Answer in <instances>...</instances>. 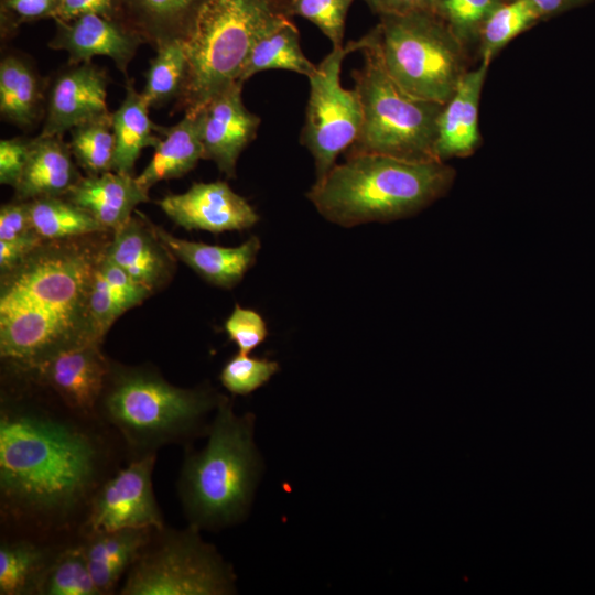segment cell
I'll return each mask as SVG.
<instances>
[{"instance_id": "7c38bea8", "label": "cell", "mask_w": 595, "mask_h": 595, "mask_svg": "<svg viewBox=\"0 0 595 595\" xmlns=\"http://www.w3.org/2000/svg\"><path fill=\"white\" fill-rule=\"evenodd\" d=\"M108 83L106 71L91 61L68 64L47 88L44 123L39 136H63L78 125L109 115Z\"/></svg>"}, {"instance_id": "8d00e7d4", "label": "cell", "mask_w": 595, "mask_h": 595, "mask_svg": "<svg viewBox=\"0 0 595 595\" xmlns=\"http://www.w3.org/2000/svg\"><path fill=\"white\" fill-rule=\"evenodd\" d=\"M224 328L241 354H249L267 337L268 328L262 316L249 309L236 304L226 320Z\"/></svg>"}, {"instance_id": "ffe728a7", "label": "cell", "mask_w": 595, "mask_h": 595, "mask_svg": "<svg viewBox=\"0 0 595 595\" xmlns=\"http://www.w3.org/2000/svg\"><path fill=\"white\" fill-rule=\"evenodd\" d=\"M64 197L112 234L131 218L139 204L149 201L148 192L141 188L133 175L113 171L82 176Z\"/></svg>"}, {"instance_id": "8fae6325", "label": "cell", "mask_w": 595, "mask_h": 595, "mask_svg": "<svg viewBox=\"0 0 595 595\" xmlns=\"http://www.w3.org/2000/svg\"><path fill=\"white\" fill-rule=\"evenodd\" d=\"M155 458L156 453L136 457L104 480L88 506L85 534L165 527L152 485Z\"/></svg>"}, {"instance_id": "d6a6232c", "label": "cell", "mask_w": 595, "mask_h": 595, "mask_svg": "<svg viewBox=\"0 0 595 595\" xmlns=\"http://www.w3.org/2000/svg\"><path fill=\"white\" fill-rule=\"evenodd\" d=\"M36 594L100 595L91 577L83 543L55 553Z\"/></svg>"}, {"instance_id": "83f0119b", "label": "cell", "mask_w": 595, "mask_h": 595, "mask_svg": "<svg viewBox=\"0 0 595 595\" xmlns=\"http://www.w3.org/2000/svg\"><path fill=\"white\" fill-rule=\"evenodd\" d=\"M54 555L47 547H41L28 539L2 542L0 545V594H36Z\"/></svg>"}, {"instance_id": "7a4b0ae2", "label": "cell", "mask_w": 595, "mask_h": 595, "mask_svg": "<svg viewBox=\"0 0 595 595\" xmlns=\"http://www.w3.org/2000/svg\"><path fill=\"white\" fill-rule=\"evenodd\" d=\"M100 442L74 421L2 403V511L39 528L66 526L104 483Z\"/></svg>"}, {"instance_id": "5b68a950", "label": "cell", "mask_w": 595, "mask_h": 595, "mask_svg": "<svg viewBox=\"0 0 595 595\" xmlns=\"http://www.w3.org/2000/svg\"><path fill=\"white\" fill-rule=\"evenodd\" d=\"M286 17L272 0H210L184 41L187 71L175 109L197 113L237 82L258 37Z\"/></svg>"}, {"instance_id": "b9f144b4", "label": "cell", "mask_w": 595, "mask_h": 595, "mask_svg": "<svg viewBox=\"0 0 595 595\" xmlns=\"http://www.w3.org/2000/svg\"><path fill=\"white\" fill-rule=\"evenodd\" d=\"M43 242L34 231L12 240H0L1 274L19 266Z\"/></svg>"}, {"instance_id": "d4e9b609", "label": "cell", "mask_w": 595, "mask_h": 595, "mask_svg": "<svg viewBox=\"0 0 595 595\" xmlns=\"http://www.w3.org/2000/svg\"><path fill=\"white\" fill-rule=\"evenodd\" d=\"M154 529H125L86 534L88 567L100 595L110 594L119 578L150 541Z\"/></svg>"}, {"instance_id": "ba28073f", "label": "cell", "mask_w": 595, "mask_h": 595, "mask_svg": "<svg viewBox=\"0 0 595 595\" xmlns=\"http://www.w3.org/2000/svg\"><path fill=\"white\" fill-rule=\"evenodd\" d=\"M371 31L388 75L413 97L445 104L470 69V52L433 12L381 17Z\"/></svg>"}, {"instance_id": "277c9868", "label": "cell", "mask_w": 595, "mask_h": 595, "mask_svg": "<svg viewBox=\"0 0 595 595\" xmlns=\"http://www.w3.org/2000/svg\"><path fill=\"white\" fill-rule=\"evenodd\" d=\"M251 415L238 416L221 398L199 452H188L177 483L190 526L216 529L234 524L248 511L260 461L252 440Z\"/></svg>"}, {"instance_id": "603a6c76", "label": "cell", "mask_w": 595, "mask_h": 595, "mask_svg": "<svg viewBox=\"0 0 595 595\" xmlns=\"http://www.w3.org/2000/svg\"><path fill=\"white\" fill-rule=\"evenodd\" d=\"M164 136L155 148L145 169L136 177L142 190H149L160 181L178 178L193 170L204 159L202 142V113H185L171 127H160Z\"/></svg>"}, {"instance_id": "ac0fdd59", "label": "cell", "mask_w": 595, "mask_h": 595, "mask_svg": "<svg viewBox=\"0 0 595 595\" xmlns=\"http://www.w3.org/2000/svg\"><path fill=\"white\" fill-rule=\"evenodd\" d=\"M152 227L173 257L207 282L225 289H231L241 281L255 264L261 247L256 236L238 247H221L176 238L161 227Z\"/></svg>"}, {"instance_id": "e0dca14e", "label": "cell", "mask_w": 595, "mask_h": 595, "mask_svg": "<svg viewBox=\"0 0 595 595\" xmlns=\"http://www.w3.org/2000/svg\"><path fill=\"white\" fill-rule=\"evenodd\" d=\"M489 65L480 61L476 68L469 69L444 104L436 126L435 155L439 161L467 158L479 148V102Z\"/></svg>"}, {"instance_id": "f546056e", "label": "cell", "mask_w": 595, "mask_h": 595, "mask_svg": "<svg viewBox=\"0 0 595 595\" xmlns=\"http://www.w3.org/2000/svg\"><path fill=\"white\" fill-rule=\"evenodd\" d=\"M543 21L529 0H502L486 18L478 36L480 61L491 63L521 33Z\"/></svg>"}, {"instance_id": "ab89813d", "label": "cell", "mask_w": 595, "mask_h": 595, "mask_svg": "<svg viewBox=\"0 0 595 595\" xmlns=\"http://www.w3.org/2000/svg\"><path fill=\"white\" fill-rule=\"evenodd\" d=\"M29 201L4 204L0 208V240H12L32 232Z\"/></svg>"}, {"instance_id": "44dd1931", "label": "cell", "mask_w": 595, "mask_h": 595, "mask_svg": "<svg viewBox=\"0 0 595 595\" xmlns=\"http://www.w3.org/2000/svg\"><path fill=\"white\" fill-rule=\"evenodd\" d=\"M210 0H118V20L154 50L185 41Z\"/></svg>"}, {"instance_id": "4fadbf2b", "label": "cell", "mask_w": 595, "mask_h": 595, "mask_svg": "<svg viewBox=\"0 0 595 595\" xmlns=\"http://www.w3.org/2000/svg\"><path fill=\"white\" fill-rule=\"evenodd\" d=\"M158 204L171 220L187 230H244L259 220L253 207L223 181L194 183L186 192L169 194Z\"/></svg>"}, {"instance_id": "5bb4252c", "label": "cell", "mask_w": 595, "mask_h": 595, "mask_svg": "<svg viewBox=\"0 0 595 595\" xmlns=\"http://www.w3.org/2000/svg\"><path fill=\"white\" fill-rule=\"evenodd\" d=\"M242 84L235 82L201 110L204 159L213 161L228 177L245 148L255 140L261 118L249 111L241 97Z\"/></svg>"}, {"instance_id": "cb8c5ba5", "label": "cell", "mask_w": 595, "mask_h": 595, "mask_svg": "<svg viewBox=\"0 0 595 595\" xmlns=\"http://www.w3.org/2000/svg\"><path fill=\"white\" fill-rule=\"evenodd\" d=\"M46 84L34 67L18 55L0 63V113L3 120L31 130L45 115Z\"/></svg>"}, {"instance_id": "3957f363", "label": "cell", "mask_w": 595, "mask_h": 595, "mask_svg": "<svg viewBox=\"0 0 595 595\" xmlns=\"http://www.w3.org/2000/svg\"><path fill=\"white\" fill-rule=\"evenodd\" d=\"M456 171L442 161L359 154L335 164L306 193L317 212L343 227L416 215L451 190Z\"/></svg>"}, {"instance_id": "484cf974", "label": "cell", "mask_w": 595, "mask_h": 595, "mask_svg": "<svg viewBox=\"0 0 595 595\" xmlns=\"http://www.w3.org/2000/svg\"><path fill=\"white\" fill-rule=\"evenodd\" d=\"M149 108L141 93L134 88L133 80L127 78L125 99L112 112L116 138L113 172L133 175L141 151L149 147L155 149L161 142L159 126L151 121Z\"/></svg>"}, {"instance_id": "1f68e13d", "label": "cell", "mask_w": 595, "mask_h": 595, "mask_svg": "<svg viewBox=\"0 0 595 595\" xmlns=\"http://www.w3.org/2000/svg\"><path fill=\"white\" fill-rule=\"evenodd\" d=\"M69 132V149L77 165L86 175H100L113 171L116 138L112 112L78 125Z\"/></svg>"}, {"instance_id": "60d3db41", "label": "cell", "mask_w": 595, "mask_h": 595, "mask_svg": "<svg viewBox=\"0 0 595 595\" xmlns=\"http://www.w3.org/2000/svg\"><path fill=\"white\" fill-rule=\"evenodd\" d=\"M84 14L118 19V0H60L54 20L69 21Z\"/></svg>"}, {"instance_id": "4316f807", "label": "cell", "mask_w": 595, "mask_h": 595, "mask_svg": "<svg viewBox=\"0 0 595 595\" xmlns=\"http://www.w3.org/2000/svg\"><path fill=\"white\" fill-rule=\"evenodd\" d=\"M267 69L291 71L307 78L316 71V65L302 52L299 30L289 17L258 37L237 82L244 85L251 76Z\"/></svg>"}, {"instance_id": "836d02e7", "label": "cell", "mask_w": 595, "mask_h": 595, "mask_svg": "<svg viewBox=\"0 0 595 595\" xmlns=\"http://www.w3.org/2000/svg\"><path fill=\"white\" fill-rule=\"evenodd\" d=\"M502 0H434L436 14L472 52L477 47L480 29L489 13Z\"/></svg>"}, {"instance_id": "7bdbcfd3", "label": "cell", "mask_w": 595, "mask_h": 595, "mask_svg": "<svg viewBox=\"0 0 595 595\" xmlns=\"http://www.w3.org/2000/svg\"><path fill=\"white\" fill-rule=\"evenodd\" d=\"M379 18L433 12L434 0H363Z\"/></svg>"}, {"instance_id": "30bf717a", "label": "cell", "mask_w": 595, "mask_h": 595, "mask_svg": "<svg viewBox=\"0 0 595 595\" xmlns=\"http://www.w3.org/2000/svg\"><path fill=\"white\" fill-rule=\"evenodd\" d=\"M359 46L357 40L333 47L309 77L310 96L300 142L314 160L315 182L331 171L337 156L355 142L361 129L359 96L355 89H346L340 84L344 58Z\"/></svg>"}, {"instance_id": "f35d334b", "label": "cell", "mask_w": 595, "mask_h": 595, "mask_svg": "<svg viewBox=\"0 0 595 595\" xmlns=\"http://www.w3.org/2000/svg\"><path fill=\"white\" fill-rule=\"evenodd\" d=\"M32 139L11 138L0 141V183L13 188L28 162Z\"/></svg>"}, {"instance_id": "9c48e42d", "label": "cell", "mask_w": 595, "mask_h": 595, "mask_svg": "<svg viewBox=\"0 0 595 595\" xmlns=\"http://www.w3.org/2000/svg\"><path fill=\"white\" fill-rule=\"evenodd\" d=\"M234 591V574L205 543L198 529L154 530L129 567L121 595H223Z\"/></svg>"}, {"instance_id": "9a60e30c", "label": "cell", "mask_w": 595, "mask_h": 595, "mask_svg": "<svg viewBox=\"0 0 595 595\" xmlns=\"http://www.w3.org/2000/svg\"><path fill=\"white\" fill-rule=\"evenodd\" d=\"M30 372L52 388L71 410L88 415L99 404L110 364L100 344H88L62 351Z\"/></svg>"}, {"instance_id": "4dcf8cb0", "label": "cell", "mask_w": 595, "mask_h": 595, "mask_svg": "<svg viewBox=\"0 0 595 595\" xmlns=\"http://www.w3.org/2000/svg\"><path fill=\"white\" fill-rule=\"evenodd\" d=\"M155 56L145 72L141 91L149 107H162L180 97L187 71L184 41H172L155 48Z\"/></svg>"}, {"instance_id": "7402d4cb", "label": "cell", "mask_w": 595, "mask_h": 595, "mask_svg": "<svg viewBox=\"0 0 595 595\" xmlns=\"http://www.w3.org/2000/svg\"><path fill=\"white\" fill-rule=\"evenodd\" d=\"M63 136H37L31 141L28 162L14 187L15 199L62 197L82 178Z\"/></svg>"}, {"instance_id": "8992f818", "label": "cell", "mask_w": 595, "mask_h": 595, "mask_svg": "<svg viewBox=\"0 0 595 595\" xmlns=\"http://www.w3.org/2000/svg\"><path fill=\"white\" fill-rule=\"evenodd\" d=\"M359 42L364 64L351 77L361 102L363 125L345 158L380 154L414 162L439 161L436 126L444 104L413 97L394 83L383 67L371 30Z\"/></svg>"}, {"instance_id": "74e56055", "label": "cell", "mask_w": 595, "mask_h": 595, "mask_svg": "<svg viewBox=\"0 0 595 595\" xmlns=\"http://www.w3.org/2000/svg\"><path fill=\"white\" fill-rule=\"evenodd\" d=\"M60 0H1V34H12L22 23L53 18Z\"/></svg>"}, {"instance_id": "f6af8a7d", "label": "cell", "mask_w": 595, "mask_h": 595, "mask_svg": "<svg viewBox=\"0 0 595 595\" xmlns=\"http://www.w3.org/2000/svg\"><path fill=\"white\" fill-rule=\"evenodd\" d=\"M292 0H272V2L278 7V9L286 14L288 17L289 15V8H290V3H291ZM291 18V17H290Z\"/></svg>"}, {"instance_id": "ee69618b", "label": "cell", "mask_w": 595, "mask_h": 595, "mask_svg": "<svg viewBox=\"0 0 595 595\" xmlns=\"http://www.w3.org/2000/svg\"><path fill=\"white\" fill-rule=\"evenodd\" d=\"M540 12L543 21L569 10L587 4L593 0H529Z\"/></svg>"}, {"instance_id": "f1b7e54d", "label": "cell", "mask_w": 595, "mask_h": 595, "mask_svg": "<svg viewBox=\"0 0 595 595\" xmlns=\"http://www.w3.org/2000/svg\"><path fill=\"white\" fill-rule=\"evenodd\" d=\"M29 209L32 230L44 241L107 232L90 214L64 196L29 201Z\"/></svg>"}, {"instance_id": "d590c367", "label": "cell", "mask_w": 595, "mask_h": 595, "mask_svg": "<svg viewBox=\"0 0 595 595\" xmlns=\"http://www.w3.org/2000/svg\"><path fill=\"white\" fill-rule=\"evenodd\" d=\"M279 370V364L238 353L223 367L220 381L234 394L246 396L263 386Z\"/></svg>"}, {"instance_id": "52a82bcc", "label": "cell", "mask_w": 595, "mask_h": 595, "mask_svg": "<svg viewBox=\"0 0 595 595\" xmlns=\"http://www.w3.org/2000/svg\"><path fill=\"white\" fill-rule=\"evenodd\" d=\"M217 403L204 391L173 386L145 369L110 368L98 407L136 458L190 437Z\"/></svg>"}, {"instance_id": "e575fe53", "label": "cell", "mask_w": 595, "mask_h": 595, "mask_svg": "<svg viewBox=\"0 0 595 595\" xmlns=\"http://www.w3.org/2000/svg\"><path fill=\"white\" fill-rule=\"evenodd\" d=\"M354 0H292L289 15H300L315 24L332 42L343 46L345 20Z\"/></svg>"}, {"instance_id": "2e32d148", "label": "cell", "mask_w": 595, "mask_h": 595, "mask_svg": "<svg viewBox=\"0 0 595 595\" xmlns=\"http://www.w3.org/2000/svg\"><path fill=\"white\" fill-rule=\"evenodd\" d=\"M56 31L48 46L65 51L68 64L90 62L91 57H110L117 68L127 75L128 65L143 40L118 19L84 14L69 21L55 20Z\"/></svg>"}, {"instance_id": "d6986e66", "label": "cell", "mask_w": 595, "mask_h": 595, "mask_svg": "<svg viewBox=\"0 0 595 595\" xmlns=\"http://www.w3.org/2000/svg\"><path fill=\"white\" fill-rule=\"evenodd\" d=\"M107 256L136 282L154 292L171 277L172 255L155 235L152 224L131 216L107 244Z\"/></svg>"}, {"instance_id": "6da1fadb", "label": "cell", "mask_w": 595, "mask_h": 595, "mask_svg": "<svg viewBox=\"0 0 595 595\" xmlns=\"http://www.w3.org/2000/svg\"><path fill=\"white\" fill-rule=\"evenodd\" d=\"M86 237L44 241L1 274L3 360L30 372L62 351L101 344L93 328L90 293L107 245Z\"/></svg>"}]
</instances>
